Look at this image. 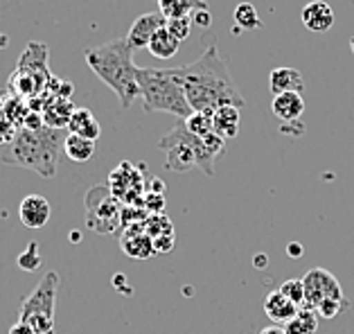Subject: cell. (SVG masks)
I'll use <instances>...</instances> for the list:
<instances>
[{"label": "cell", "mask_w": 354, "mask_h": 334, "mask_svg": "<svg viewBox=\"0 0 354 334\" xmlns=\"http://www.w3.org/2000/svg\"><path fill=\"white\" fill-rule=\"evenodd\" d=\"M165 23H167V19L160 12H147L142 16H138L131 25V30H129V34H127L129 46H131L133 50L147 48L153 34H156L160 28H165Z\"/></svg>", "instance_id": "obj_11"}, {"label": "cell", "mask_w": 354, "mask_h": 334, "mask_svg": "<svg viewBox=\"0 0 354 334\" xmlns=\"http://www.w3.org/2000/svg\"><path fill=\"white\" fill-rule=\"evenodd\" d=\"M68 133H75V136H82V138H88L93 142H97V138L102 136V124L97 122L88 109H82L77 106L75 113L68 122Z\"/></svg>", "instance_id": "obj_19"}, {"label": "cell", "mask_w": 354, "mask_h": 334, "mask_svg": "<svg viewBox=\"0 0 354 334\" xmlns=\"http://www.w3.org/2000/svg\"><path fill=\"white\" fill-rule=\"evenodd\" d=\"M133 53L136 50L129 46L127 39H115L111 44L88 48L84 53L86 64L120 98V106L122 109H129L136 102V98H140Z\"/></svg>", "instance_id": "obj_3"}, {"label": "cell", "mask_w": 354, "mask_h": 334, "mask_svg": "<svg viewBox=\"0 0 354 334\" xmlns=\"http://www.w3.org/2000/svg\"><path fill=\"white\" fill-rule=\"evenodd\" d=\"M269 91L275 95H282V93H302L305 91V80H302V73L296 68H275L269 75Z\"/></svg>", "instance_id": "obj_17"}, {"label": "cell", "mask_w": 354, "mask_h": 334, "mask_svg": "<svg viewBox=\"0 0 354 334\" xmlns=\"http://www.w3.org/2000/svg\"><path fill=\"white\" fill-rule=\"evenodd\" d=\"M7 46H10V37H7V34L0 32V50H5Z\"/></svg>", "instance_id": "obj_40"}, {"label": "cell", "mask_w": 354, "mask_h": 334, "mask_svg": "<svg viewBox=\"0 0 354 334\" xmlns=\"http://www.w3.org/2000/svg\"><path fill=\"white\" fill-rule=\"evenodd\" d=\"M75 104L71 98H57V95H50L48 93V102L43 106V122L53 129H68V122L75 113Z\"/></svg>", "instance_id": "obj_14"}, {"label": "cell", "mask_w": 354, "mask_h": 334, "mask_svg": "<svg viewBox=\"0 0 354 334\" xmlns=\"http://www.w3.org/2000/svg\"><path fill=\"white\" fill-rule=\"evenodd\" d=\"M255 260H257V262H255V264H257V267H264V260H266V258H264V255H257V258H255Z\"/></svg>", "instance_id": "obj_41"}, {"label": "cell", "mask_w": 354, "mask_h": 334, "mask_svg": "<svg viewBox=\"0 0 354 334\" xmlns=\"http://www.w3.org/2000/svg\"><path fill=\"white\" fill-rule=\"evenodd\" d=\"M348 307V301H325L316 307V314H321L323 319H334L336 314H341V310Z\"/></svg>", "instance_id": "obj_34"}, {"label": "cell", "mask_w": 354, "mask_h": 334, "mask_svg": "<svg viewBox=\"0 0 354 334\" xmlns=\"http://www.w3.org/2000/svg\"><path fill=\"white\" fill-rule=\"evenodd\" d=\"M53 80L55 75L48 71V46L32 41L7 82V93L23 100H34L46 95Z\"/></svg>", "instance_id": "obj_6"}, {"label": "cell", "mask_w": 354, "mask_h": 334, "mask_svg": "<svg viewBox=\"0 0 354 334\" xmlns=\"http://www.w3.org/2000/svg\"><path fill=\"white\" fill-rule=\"evenodd\" d=\"M271 111L282 124L298 122L300 115L305 113V100H302V93H282V95H275L271 102Z\"/></svg>", "instance_id": "obj_15"}, {"label": "cell", "mask_w": 354, "mask_h": 334, "mask_svg": "<svg viewBox=\"0 0 354 334\" xmlns=\"http://www.w3.org/2000/svg\"><path fill=\"white\" fill-rule=\"evenodd\" d=\"M41 264V258H39V246L37 244H30L28 251L19 255V267L23 271H37Z\"/></svg>", "instance_id": "obj_31"}, {"label": "cell", "mask_w": 354, "mask_h": 334, "mask_svg": "<svg viewBox=\"0 0 354 334\" xmlns=\"http://www.w3.org/2000/svg\"><path fill=\"white\" fill-rule=\"evenodd\" d=\"M10 334H34V330L30 328V325H25V323H16L10 328Z\"/></svg>", "instance_id": "obj_37"}, {"label": "cell", "mask_w": 354, "mask_h": 334, "mask_svg": "<svg viewBox=\"0 0 354 334\" xmlns=\"http://www.w3.org/2000/svg\"><path fill=\"white\" fill-rule=\"evenodd\" d=\"M280 294L287 296L296 307H305V285H302V278L284 280L280 285Z\"/></svg>", "instance_id": "obj_29"}, {"label": "cell", "mask_w": 354, "mask_h": 334, "mask_svg": "<svg viewBox=\"0 0 354 334\" xmlns=\"http://www.w3.org/2000/svg\"><path fill=\"white\" fill-rule=\"evenodd\" d=\"M19 215L21 221L28 228H43L50 221L53 215V208H50V201L41 194H28L19 205Z\"/></svg>", "instance_id": "obj_13"}, {"label": "cell", "mask_w": 354, "mask_h": 334, "mask_svg": "<svg viewBox=\"0 0 354 334\" xmlns=\"http://www.w3.org/2000/svg\"><path fill=\"white\" fill-rule=\"evenodd\" d=\"M68 129H53L43 124L41 129H25L21 127L16 138L0 147V160L7 165H19L41 174L43 178H53L57 174L59 156L64 151Z\"/></svg>", "instance_id": "obj_2"}, {"label": "cell", "mask_w": 354, "mask_h": 334, "mask_svg": "<svg viewBox=\"0 0 354 334\" xmlns=\"http://www.w3.org/2000/svg\"><path fill=\"white\" fill-rule=\"evenodd\" d=\"M142 208L149 212V215H162V210H165V196L160 192H147Z\"/></svg>", "instance_id": "obj_33"}, {"label": "cell", "mask_w": 354, "mask_h": 334, "mask_svg": "<svg viewBox=\"0 0 354 334\" xmlns=\"http://www.w3.org/2000/svg\"><path fill=\"white\" fill-rule=\"evenodd\" d=\"M350 48H352V53H354V39H350Z\"/></svg>", "instance_id": "obj_42"}, {"label": "cell", "mask_w": 354, "mask_h": 334, "mask_svg": "<svg viewBox=\"0 0 354 334\" xmlns=\"http://www.w3.org/2000/svg\"><path fill=\"white\" fill-rule=\"evenodd\" d=\"M59 273L48 271L41 278L37 289L25 298L19 310V319H32V316H41V319H55V305H57V289H59Z\"/></svg>", "instance_id": "obj_9"}, {"label": "cell", "mask_w": 354, "mask_h": 334, "mask_svg": "<svg viewBox=\"0 0 354 334\" xmlns=\"http://www.w3.org/2000/svg\"><path fill=\"white\" fill-rule=\"evenodd\" d=\"M260 334H287V332H284V328H280V325H271V328L260 330Z\"/></svg>", "instance_id": "obj_38"}, {"label": "cell", "mask_w": 354, "mask_h": 334, "mask_svg": "<svg viewBox=\"0 0 354 334\" xmlns=\"http://www.w3.org/2000/svg\"><path fill=\"white\" fill-rule=\"evenodd\" d=\"M178 48H180V41L171 37V34L165 28H160L156 34H153L151 41H149V46H147V50H149V53L156 59H162V62H165V59L176 57Z\"/></svg>", "instance_id": "obj_21"}, {"label": "cell", "mask_w": 354, "mask_h": 334, "mask_svg": "<svg viewBox=\"0 0 354 334\" xmlns=\"http://www.w3.org/2000/svg\"><path fill=\"white\" fill-rule=\"evenodd\" d=\"M189 19H192V25H198V28H210V25H212V14L208 12V7L194 10Z\"/></svg>", "instance_id": "obj_35"}, {"label": "cell", "mask_w": 354, "mask_h": 334, "mask_svg": "<svg viewBox=\"0 0 354 334\" xmlns=\"http://www.w3.org/2000/svg\"><path fill=\"white\" fill-rule=\"evenodd\" d=\"M201 7H205V0H158V12L165 19H185Z\"/></svg>", "instance_id": "obj_22"}, {"label": "cell", "mask_w": 354, "mask_h": 334, "mask_svg": "<svg viewBox=\"0 0 354 334\" xmlns=\"http://www.w3.org/2000/svg\"><path fill=\"white\" fill-rule=\"evenodd\" d=\"M16 133H19V127H16L10 118H7L3 111H0V147H5V145H10Z\"/></svg>", "instance_id": "obj_32"}, {"label": "cell", "mask_w": 354, "mask_h": 334, "mask_svg": "<svg viewBox=\"0 0 354 334\" xmlns=\"http://www.w3.org/2000/svg\"><path fill=\"white\" fill-rule=\"evenodd\" d=\"M64 154L75 163H86L95 156V142L88 138H82V136L68 133V138L64 142Z\"/></svg>", "instance_id": "obj_23"}, {"label": "cell", "mask_w": 354, "mask_h": 334, "mask_svg": "<svg viewBox=\"0 0 354 334\" xmlns=\"http://www.w3.org/2000/svg\"><path fill=\"white\" fill-rule=\"evenodd\" d=\"M158 147L167 154L165 165L171 172H189V169H203L205 174H214V163L226 149V140H221L217 133L208 136V138H198V136L189 133L183 120L165 133L158 142Z\"/></svg>", "instance_id": "obj_4"}, {"label": "cell", "mask_w": 354, "mask_h": 334, "mask_svg": "<svg viewBox=\"0 0 354 334\" xmlns=\"http://www.w3.org/2000/svg\"><path fill=\"white\" fill-rule=\"evenodd\" d=\"M0 111H3V113L21 129L23 122H25V118L30 115V104H28V100L10 95V93H7V98L3 100V104H0Z\"/></svg>", "instance_id": "obj_25"}, {"label": "cell", "mask_w": 354, "mask_h": 334, "mask_svg": "<svg viewBox=\"0 0 354 334\" xmlns=\"http://www.w3.org/2000/svg\"><path fill=\"white\" fill-rule=\"evenodd\" d=\"M232 19L239 25L241 30H257L262 25L260 21V14L250 3H239L235 7V14H232Z\"/></svg>", "instance_id": "obj_27"}, {"label": "cell", "mask_w": 354, "mask_h": 334, "mask_svg": "<svg viewBox=\"0 0 354 334\" xmlns=\"http://www.w3.org/2000/svg\"><path fill=\"white\" fill-rule=\"evenodd\" d=\"M287 251H289V255H300L302 253V246L300 244H289Z\"/></svg>", "instance_id": "obj_39"}, {"label": "cell", "mask_w": 354, "mask_h": 334, "mask_svg": "<svg viewBox=\"0 0 354 334\" xmlns=\"http://www.w3.org/2000/svg\"><path fill=\"white\" fill-rule=\"evenodd\" d=\"M187 131L198 136V138H208L214 133V124H212V113H205V111H194L187 120H183Z\"/></svg>", "instance_id": "obj_26"}, {"label": "cell", "mask_w": 354, "mask_h": 334, "mask_svg": "<svg viewBox=\"0 0 354 334\" xmlns=\"http://www.w3.org/2000/svg\"><path fill=\"white\" fill-rule=\"evenodd\" d=\"M185 91V100L192 111L214 113L221 106H246V100L237 89L235 80L217 46H210L196 62L171 68Z\"/></svg>", "instance_id": "obj_1"}, {"label": "cell", "mask_w": 354, "mask_h": 334, "mask_svg": "<svg viewBox=\"0 0 354 334\" xmlns=\"http://www.w3.org/2000/svg\"><path fill=\"white\" fill-rule=\"evenodd\" d=\"M120 248H122L129 258H133V260H147V258H151V255H156L153 253V239L147 235L145 224L122 228Z\"/></svg>", "instance_id": "obj_12"}, {"label": "cell", "mask_w": 354, "mask_h": 334, "mask_svg": "<svg viewBox=\"0 0 354 334\" xmlns=\"http://www.w3.org/2000/svg\"><path fill=\"white\" fill-rule=\"evenodd\" d=\"M145 230L151 239L160 237V235H174V228H171V221L165 215H149L145 219Z\"/></svg>", "instance_id": "obj_28"}, {"label": "cell", "mask_w": 354, "mask_h": 334, "mask_svg": "<svg viewBox=\"0 0 354 334\" xmlns=\"http://www.w3.org/2000/svg\"><path fill=\"white\" fill-rule=\"evenodd\" d=\"M318 328V314L314 310H307V307H300L298 314L284 325V332L287 334H314Z\"/></svg>", "instance_id": "obj_24"}, {"label": "cell", "mask_w": 354, "mask_h": 334, "mask_svg": "<svg viewBox=\"0 0 354 334\" xmlns=\"http://www.w3.org/2000/svg\"><path fill=\"white\" fill-rule=\"evenodd\" d=\"M165 30H167L174 39L185 41V39L189 37V32H192V19H189V16H185V19H167Z\"/></svg>", "instance_id": "obj_30"}, {"label": "cell", "mask_w": 354, "mask_h": 334, "mask_svg": "<svg viewBox=\"0 0 354 334\" xmlns=\"http://www.w3.org/2000/svg\"><path fill=\"white\" fill-rule=\"evenodd\" d=\"M147 165H133V163H120L109 176V190L122 205H142L147 194L145 183Z\"/></svg>", "instance_id": "obj_8"}, {"label": "cell", "mask_w": 354, "mask_h": 334, "mask_svg": "<svg viewBox=\"0 0 354 334\" xmlns=\"http://www.w3.org/2000/svg\"><path fill=\"white\" fill-rule=\"evenodd\" d=\"M239 122H241V115H239V109H235V106H221L212 113L214 133H217L221 140L237 138Z\"/></svg>", "instance_id": "obj_20"}, {"label": "cell", "mask_w": 354, "mask_h": 334, "mask_svg": "<svg viewBox=\"0 0 354 334\" xmlns=\"http://www.w3.org/2000/svg\"><path fill=\"white\" fill-rule=\"evenodd\" d=\"M138 89L147 113H171L178 120L194 113L171 68H138Z\"/></svg>", "instance_id": "obj_5"}, {"label": "cell", "mask_w": 354, "mask_h": 334, "mask_svg": "<svg viewBox=\"0 0 354 334\" xmlns=\"http://www.w3.org/2000/svg\"><path fill=\"white\" fill-rule=\"evenodd\" d=\"M122 215V203L111 194L109 185H95L86 192V226L100 235L115 233Z\"/></svg>", "instance_id": "obj_7"}, {"label": "cell", "mask_w": 354, "mask_h": 334, "mask_svg": "<svg viewBox=\"0 0 354 334\" xmlns=\"http://www.w3.org/2000/svg\"><path fill=\"white\" fill-rule=\"evenodd\" d=\"M302 285H305V307L307 310H314L325 303V301H345L343 296V287L339 285V280L334 278V273L327 269L316 267L312 271L305 273L302 278Z\"/></svg>", "instance_id": "obj_10"}, {"label": "cell", "mask_w": 354, "mask_h": 334, "mask_svg": "<svg viewBox=\"0 0 354 334\" xmlns=\"http://www.w3.org/2000/svg\"><path fill=\"white\" fill-rule=\"evenodd\" d=\"M302 25L309 32H327L334 25V12L332 7L323 0H314L302 7Z\"/></svg>", "instance_id": "obj_16"}, {"label": "cell", "mask_w": 354, "mask_h": 334, "mask_svg": "<svg viewBox=\"0 0 354 334\" xmlns=\"http://www.w3.org/2000/svg\"><path fill=\"white\" fill-rule=\"evenodd\" d=\"M298 310H300V307L293 305L287 296H282L280 289L271 291V294L264 298V314L278 325H287L293 316L298 314Z\"/></svg>", "instance_id": "obj_18"}, {"label": "cell", "mask_w": 354, "mask_h": 334, "mask_svg": "<svg viewBox=\"0 0 354 334\" xmlns=\"http://www.w3.org/2000/svg\"><path fill=\"white\" fill-rule=\"evenodd\" d=\"M174 246V235H160L153 237V253H167Z\"/></svg>", "instance_id": "obj_36"}]
</instances>
